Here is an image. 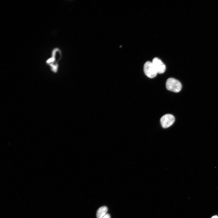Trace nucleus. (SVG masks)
I'll return each instance as SVG.
<instances>
[{"mask_svg": "<svg viewBox=\"0 0 218 218\" xmlns=\"http://www.w3.org/2000/svg\"><path fill=\"white\" fill-rule=\"evenodd\" d=\"M211 218H218V216H212Z\"/></svg>", "mask_w": 218, "mask_h": 218, "instance_id": "obj_8", "label": "nucleus"}, {"mask_svg": "<svg viewBox=\"0 0 218 218\" xmlns=\"http://www.w3.org/2000/svg\"><path fill=\"white\" fill-rule=\"evenodd\" d=\"M107 208L105 206L100 207L96 213L97 218H102L106 214L107 211Z\"/></svg>", "mask_w": 218, "mask_h": 218, "instance_id": "obj_6", "label": "nucleus"}, {"mask_svg": "<svg viewBox=\"0 0 218 218\" xmlns=\"http://www.w3.org/2000/svg\"><path fill=\"white\" fill-rule=\"evenodd\" d=\"M62 57V52L58 48H55L52 51L51 56L46 61V63L49 66L51 70L54 73L58 70L59 61Z\"/></svg>", "mask_w": 218, "mask_h": 218, "instance_id": "obj_1", "label": "nucleus"}, {"mask_svg": "<svg viewBox=\"0 0 218 218\" xmlns=\"http://www.w3.org/2000/svg\"><path fill=\"white\" fill-rule=\"evenodd\" d=\"M110 216L109 214L106 213L102 218H110Z\"/></svg>", "mask_w": 218, "mask_h": 218, "instance_id": "obj_7", "label": "nucleus"}, {"mask_svg": "<svg viewBox=\"0 0 218 218\" xmlns=\"http://www.w3.org/2000/svg\"><path fill=\"white\" fill-rule=\"evenodd\" d=\"M175 120V117L173 115L170 114H166L160 118V122L162 127L166 128L172 125Z\"/></svg>", "mask_w": 218, "mask_h": 218, "instance_id": "obj_4", "label": "nucleus"}, {"mask_svg": "<svg viewBox=\"0 0 218 218\" xmlns=\"http://www.w3.org/2000/svg\"><path fill=\"white\" fill-rule=\"evenodd\" d=\"M157 73L162 74L165 71L166 67L162 61L157 58H154L152 62Z\"/></svg>", "mask_w": 218, "mask_h": 218, "instance_id": "obj_5", "label": "nucleus"}, {"mask_svg": "<svg viewBox=\"0 0 218 218\" xmlns=\"http://www.w3.org/2000/svg\"><path fill=\"white\" fill-rule=\"evenodd\" d=\"M144 71L145 75L150 78L155 77L157 74L152 62L150 61H147L145 63Z\"/></svg>", "mask_w": 218, "mask_h": 218, "instance_id": "obj_3", "label": "nucleus"}, {"mask_svg": "<svg viewBox=\"0 0 218 218\" xmlns=\"http://www.w3.org/2000/svg\"><path fill=\"white\" fill-rule=\"evenodd\" d=\"M166 87L169 91L175 92H178L182 88V84L178 80L172 78H168L166 83Z\"/></svg>", "mask_w": 218, "mask_h": 218, "instance_id": "obj_2", "label": "nucleus"}]
</instances>
